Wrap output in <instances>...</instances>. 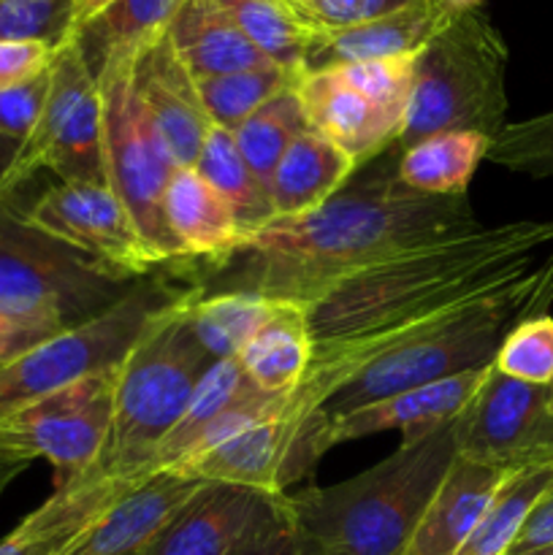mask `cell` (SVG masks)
I'll use <instances>...</instances> for the list:
<instances>
[{
    "mask_svg": "<svg viewBox=\"0 0 553 555\" xmlns=\"http://www.w3.org/2000/svg\"><path fill=\"white\" fill-rule=\"evenodd\" d=\"M394 166L307 215L271 220L244 233L231 253L201 263L188 282L204 293L247 291L304 304L352 271L483 225L470 195L410 193L396 182Z\"/></svg>",
    "mask_w": 553,
    "mask_h": 555,
    "instance_id": "6da1fadb",
    "label": "cell"
},
{
    "mask_svg": "<svg viewBox=\"0 0 553 555\" xmlns=\"http://www.w3.org/2000/svg\"><path fill=\"white\" fill-rule=\"evenodd\" d=\"M548 242H553V220H515L480 225L352 271L301 304L314 347L399 328L486 296L526 274L531 255Z\"/></svg>",
    "mask_w": 553,
    "mask_h": 555,
    "instance_id": "7a4b0ae2",
    "label": "cell"
},
{
    "mask_svg": "<svg viewBox=\"0 0 553 555\" xmlns=\"http://www.w3.org/2000/svg\"><path fill=\"white\" fill-rule=\"evenodd\" d=\"M201 293L204 291L190 282L188 291L152 320L119 363L106 444L95 466L68 482H108L136 491L150 480L157 448L184 415L204 374L217 363L190 323V307Z\"/></svg>",
    "mask_w": 553,
    "mask_h": 555,
    "instance_id": "3957f363",
    "label": "cell"
},
{
    "mask_svg": "<svg viewBox=\"0 0 553 555\" xmlns=\"http://www.w3.org/2000/svg\"><path fill=\"white\" fill-rule=\"evenodd\" d=\"M453 421L421 439H401L388 459L350 480L287 493L293 515L323 555H407L439 480L459 455Z\"/></svg>",
    "mask_w": 553,
    "mask_h": 555,
    "instance_id": "277c9868",
    "label": "cell"
},
{
    "mask_svg": "<svg viewBox=\"0 0 553 555\" xmlns=\"http://www.w3.org/2000/svg\"><path fill=\"white\" fill-rule=\"evenodd\" d=\"M507 43L480 9L459 11L415 54L412 95L396 146L445 130L493 135L507 125Z\"/></svg>",
    "mask_w": 553,
    "mask_h": 555,
    "instance_id": "5b68a950",
    "label": "cell"
},
{
    "mask_svg": "<svg viewBox=\"0 0 553 555\" xmlns=\"http://www.w3.org/2000/svg\"><path fill=\"white\" fill-rule=\"evenodd\" d=\"M136 282L43 233L0 195V318L60 334L112 309Z\"/></svg>",
    "mask_w": 553,
    "mask_h": 555,
    "instance_id": "8992f818",
    "label": "cell"
},
{
    "mask_svg": "<svg viewBox=\"0 0 553 555\" xmlns=\"http://www.w3.org/2000/svg\"><path fill=\"white\" fill-rule=\"evenodd\" d=\"M190 282L177 285L168 276H144L133 291L87 323L49 336L14 361L0 366V417L22 410L49 393L81 383L98 372L119 366L152 320L177 301Z\"/></svg>",
    "mask_w": 553,
    "mask_h": 555,
    "instance_id": "52a82bcc",
    "label": "cell"
},
{
    "mask_svg": "<svg viewBox=\"0 0 553 555\" xmlns=\"http://www.w3.org/2000/svg\"><path fill=\"white\" fill-rule=\"evenodd\" d=\"M117 369L49 393L0 417V493L36 459L57 472V486L95 466L112 428Z\"/></svg>",
    "mask_w": 553,
    "mask_h": 555,
    "instance_id": "ba28073f",
    "label": "cell"
},
{
    "mask_svg": "<svg viewBox=\"0 0 553 555\" xmlns=\"http://www.w3.org/2000/svg\"><path fill=\"white\" fill-rule=\"evenodd\" d=\"M130 65H114L95 79L103 103L106 182L163 263H182L163 209L168 182L179 166L130 87Z\"/></svg>",
    "mask_w": 553,
    "mask_h": 555,
    "instance_id": "9c48e42d",
    "label": "cell"
},
{
    "mask_svg": "<svg viewBox=\"0 0 553 555\" xmlns=\"http://www.w3.org/2000/svg\"><path fill=\"white\" fill-rule=\"evenodd\" d=\"M25 217L57 242L128 280H144L166 266L108 184L60 182Z\"/></svg>",
    "mask_w": 553,
    "mask_h": 555,
    "instance_id": "30bf717a",
    "label": "cell"
},
{
    "mask_svg": "<svg viewBox=\"0 0 553 555\" xmlns=\"http://www.w3.org/2000/svg\"><path fill=\"white\" fill-rule=\"evenodd\" d=\"M548 396L551 385L520 383L491 363L477 393L453 421L459 455L513 469L553 464Z\"/></svg>",
    "mask_w": 553,
    "mask_h": 555,
    "instance_id": "8fae6325",
    "label": "cell"
},
{
    "mask_svg": "<svg viewBox=\"0 0 553 555\" xmlns=\"http://www.w3.org/2000/svg\"><path fill=\"white\" fill-rule=\"evenodd\" d=\"M323 415L325 410L312 415L282 412L168 472L198 482H226L266 493H287L293 482L309 475L323 459L318 450V426Z\"/></svg>",
    "mask_w": 553,
    "mask_h": 555,
    "instance_id": "7c38bea8",
    "label": "cell"
},
{
    "mask_svg": "<svg viewBox=\"0 0 553 555\" xmlns=\"http://www.w3.org/2000/svg\"><path fill=\"white\" fill-rule=\"evenodd\" d=\"M130 87L160 133L179 168H193L211 122L198 95V81L163 33L130 65Z\"/></svg>",
    "mask_w": 553,
    "mask_h": 555,
    "instance_id": "4fadbf2b",
    "label": "cell"
},
{
    "mask_svg": "<svg viewBox=\"0 0 553 555\" xmlns=\"http://www.w3.org/2000/svg\"><path fill=\"white\" fill-rule=\"evenodd\" d=\"M488 366L470 369L455 377L442 379V383L423 385V388L404 390V393L388 396L383 401L361 406V410L345 412V415H329L325 412L323 421L318 426V450L320 455L329 453L331 448L342 442H352V439L374 437L383 431H401L404 442L410 439H421L432 428L450 423L453 417L461 415L472 396L486 379Z\"/></svg>",
    "mask_w": 553,
    "mask_h": 555,
    "instance_id": "5bb4252c",
    "label": "cell"
},
{
    "mask_svg": "<svg viewBox=\"0 0 553 555\" xmlns=\"http://www.w3.org/2000/svg\"><path fill=\"white\" fill-rule=\"evenodd\" d=\"M455 16L459 9L450 0H412L390 14L361 25L318 30L304 54L301 74L363 63V60L417 54Z\"/></svg>",
    "mask_w": 553,
    "mask_h": 555,
    "instance_id": "9a60e30c",
    "label": "cell"
},
{
    "mask_svg": "<svg viewBox=\"0 0 553 555\" xmlns=\"http://www.w3.org/2000/svg\"><path fill=\"white\" fill-rule=\"evenodd\" d=\"M280 493L204 482L141 555H228Z\"/></svg>",
    "mask_w": 553,
    "mask_h": 555,
    "instance_id": "2e32d148",
    "label": "cell"
},
{
    "mask_svg": "<svg viewBox=\"0 0 553 555\" xmlns=\"http://www.w3.org/2000/svg\"><path fill=\"white\" fill-rule=\"evenodd\" d=\"M296 87L309 128L334 141L358 166L383 155L385 146L399 141L404 119L369 101L334 68L301 74Z\"/></svg>",
    "mask_w": 553,
    "mask_h": 555,
    "instance_id": "e0dca14e",
    "label": "cell"
},
{
    "mask_svg": "<svg viewBox=\"0 0 553 555\" xmlns=\"http://www.w3.org/2000/svg\"><path fill=\"white\" fill-rule=\"evenodd\" d=\"M515 472L520 469L455 455L417 524L407 555H455Z\"/></svg>",
    "mask_w": 553,
    "mask_h": 555,
    "instance_id": "ac0fdd59",
    "label": "cell"
},
{
    "mask_svg": "<svg viewBox=\"0 0 553 555\" xmlns=\"http://www.w3.org/2000/svg\"><path fill=\"white\" fill-rule=\"evenodd\" d=\"M201 486L204 482L177 472H160L65 542L54 555H128L144 551Z\"/></svg>",
    "mask_w": 553,
    "mask_h": 555,
    "instance_id": "d6986e66",
    "label": "cell"
},
{
    "mask_svg": "<svg viewBox=\"0 0 553 555\" xmlns=\"http://www.w3.org/2000/svg\"><path fill=\"white\" fill-rule=\"evenodd\" d=\"M166 225L182 263H211L244 236L231 206L195 168H179L166 190Z\"/></svg>",
    "mask_w": 553,
    "mask_h": 555,
    "instance_id": "ffe728a7",
    "label": "cell"
},
{
    "mask_svg": "<svg viewBox=\"0 0 553 555\" xmlns=\"http://www.w3.org/2000/svg\"><path fill=\"white\" fill-rule=\"evenodd\" d=\"M166 36L195 79L274 63L228 20L215 0H184L168 22Z\"/></svg>",
    "mask_w": 553,
    "mask_h": 555,
    "instance_id": "44dd1931",
    "label": "cell"
},
{
    "mask_svg": "<svg viewBox=\"0 0 553 555\" xmlns=\"http://www.w3.org/2000/svg\"><path fill=\"white\" fill-rule=\"evenodd\" d=\"M358 168L361 166L325 135L314 130L301 133L287 146L271 177L269 195L274 206V220L307 215L329 204L334 195L345 190Z\"/></svg>",
    "mask_w": 553,
    "mask_h": 555,
    "instance_id": "7402d4cb",
    "label": "cell"
},
{
    "mask_svg": "<svg viewBox=\"0 0 553 555\" xmlns=\"http://www.w3.org/2000/svg\"><path fill=\"white\" fill-rule=\"evenodd\" d=\"M314 339L307 309L291 298H271L269 318L239 356L249 383L263 393H293L307 377Z\"/></svg>",
    "mask_w": 553,
    "mask_h": 555,
    "instance_id": "603a6c76",
    "label": "cell"
},
{
    "mask_svg": "<svg viewBox=\"0 0 553 555\" xmlns=\"http://www.w3.org/2000/svg\"><path fill=\"white\" fill-rule=\"evenodd\" d=\"M184 0H112L101 14L76 27L74 43L90 74L101 76L114 65H130L136 54L168 30Z\"/></svg>",
    "mask_w": 553,
    "mask_h": 555,
    "instance_id": "cb8c5ba5",
    "label": "cell"
},
{
    "mask_svg": "<svg viewBox=\"0 0 553 555\" xmlns=\"http://www.w3.org/2000/svg\"><path fill=\"white\" fill-rule=\"evenodd\" d=\"M95 85V76L87 68L85 57L76 49V43H65L52 60V85H49L47 103L38 117L36 128L30 130L20 150L14 152L5 171L0 173V195H14L20 184L36 177L38 171H47L49 155H52L54 144H57L60 133H63L65 122H68L70 112L79 103L90 87Z\"/></svg>",
    "mask_w": 553,
    "mask_h": 555,
    "instance_id": "d4e9b609",
    "label": "cell"
},
{
    "mask_svg": "<svg viewBox=\"0 0 553 555\" xmlns=\"http://www.w3.org/2000/svg\"><path fill=\"white\" fill-rule=\"evenodd\" d=\"M491 139L475 130H445L415 141L396 157V182L432 198L466 195L477 166L486 160Z\"/></svg>",
    "mask_w": 553,
    "mask_h": 555,
    "instance_id": "484cf974",
    "label": "cell"
},
{
    "mask_svg": "<svg viewBox=\"0 0 553 555\" xmlns=\"http://www.w3.org/2000/svg\"><path fill=\"white\" fill-rule=\"evenodd\" d=\"M193 168L231 206L233 217H236L244 233L258 231V228L269 225L274 220L269 190L258 182L253 168L247 166L231 130L211 125Z\"/></svg>",
    "mask_w": 553,
    "mask_h": 555,
    "instance_id": "4316f807",
    "label": "cell"
},
{
    "mask_svg": "<svg viewBox=\"0 0 553 555\" xmlns=\"http://www.w3.org/2000/svg\"><path fill=\"white\" fill-rule=\"evenodd\" d=\"M253 390L258 388L247 379L242 363L217 361L198 383L184 415L179 417L177 426L171 428V434H168V437L163 439L160 448H157L155 459H152L150 464V475H160V472L171 469L179 461L188 459V455L193 453L195 444L201 442L206 428L211 426V421H215L217 415H222L231 404H236L239 399L253 393Z\"/></svg>",
    "mask_w": 553,
    "mask_h": 555,
    "instance_id": "83f0119b",
    "label": "cell"
},
{
    "mask_svg": "<svg viewBox=\"0 0 553 555\" xmlns=\"http://www.w3.org/2000/svg\"><path fill=\"white\" fill-rule=\"evenodd\" d=\"M215 3L266 57L301 76L304 54L318 27L309 25L291 0H215Z\"/></svg>",
    "mask_w": 553,
    "mask_h": 555,
    "instance_id": "f1b7e54d",
    "label": "cell"
},
{
    "mask_svg": "<svg viewBox=\"0 0 553 555\" xmlns=\"http://www.w3.org/2000/svg\"><path fill=\"white\" fill-rule=\"evenodd\" d=\"M271 298L247 291L201 293L190 307L195 336L215 361H239L269 318Z\"/></svg>",
    "mask_w": 553,
    "mask_h": 555,
    "instance_id": "f546056e",
    "label": "cell"
},
{
    "mask_svg": "<svg viewBox=\"0 0 553 555\" xmlns=\"http://www.w3.org/2000/svg\"><path fill=\"white\" fill-rule=\"evenodd\" d=\"M551 486L553 464H537L515 472L455 555H507L513 551L526 518L551 491Z\"/></svg>",
    "mask_w": 553,
    "mask_h": 555,
    "instance_id": "4dcf8cb0",
    "label": "cell"
},
{
    "mask_svg": "<svg viewBox=\"0 0 553 555\" xmlns=\"http://www.w3.org/2000/svg\"><path fill=\"white\" fill-rule=\"evenodd\" d=\"M296 85L276 92L271 101H266L263 106L233 133L244 160H247V166L253 168V173L258 177V182L263 184L266 190H269L276 163L282 160L287 146H291L301 133L312 130L309 128L307 112H304V103Z\"/></svg>",
    "mask_w": 553,
    "mask_h": 555,
    "instance_id": "1f68e13d",
    "label": "cell"
},
{
    "mask_svg": "<svg viewBox=\"0 0 553 555\" xmlns=\"http://www.w3.org/2000/svg\"><path fill=\"white\" fill-rule=\"evenodd\" d=\"M195 81H198V95L209 122L236 133L266 101H271L285 87L296 85L298 74L271 63Z\"/></svg>",
    "mask_w": 553,
    "mask_h": 555,
    "instance_id": "d6a6232c",
    "label": "cell"
},
{
    "mask_svg": "<svg viewBox=\"0 0 553 555\" xmlns=\"http://www.w3.org/2000/svg\"><path fill=\"white\" fill-rule=\"evenodd\" d=\"M47 171L57 173L60 182L108 184L106 157H103V103L98 81L79 98L70 112L68 122L49 155Z\"/></svg>",
    "mask_w": 553,
    "mask_h": 555,
    "instance_id": "836d02e7",
    "label": "cell"
},
{
    "mask_svg": "<svg viewBox=\"0 0 553 555\" xmlns=\"http://www.w3.org/2000/svg\"><path fill=\"white\" fill-rule=\"evenodd\" d=\"M79 27V0H0V41L60 52Z\"/></svg>",
    "mask_w": 553,
    "mask_h": 555,
    "instance_id": "e575fe53",
    "label": "cell"
},
{
    "mask_svg": "<svg viewBox=\"0 0 553 555\" xmlns=\"http://www.w3.org/2000/svg\"><path fill=\"white\" fill-rule=\"evenodd\" d=\"M493 366L529 385H553V318L531 314L504 334Z\"/></svg>",
    "mask_w": 553,
    "mask_h": 555,
    "instance_id": "d590c367",
    "label": "cell"
},
{
    "mask_svg": "<svg viewBox=\"0 0 553 555\" xmlns=\"http://www.w3.org/2000/svg\"><path fill=\"white\" fill-rule=\"evenodd\" d=\"M486 160L526 177H553V112L504 125L491 139Z\"/></svg>",
    "mask_w": 553,
    "mask_h": 555,
    "instance_id": "8d00e7d4",
    "label": "cell"
},
{
    "mask_svg": "<svg viewBox=\"0 0 553 555\" xmlns=\"http://www.w3.org/2000/svg\"><path fill=\"white\" fill-rule=\"evenodd\" d=\"M329 70V68H325ZM347 85L383 106L385 112L404 119L407 103L412 95V76H415V54L407 57H385V60H363L334 68Z\"/></svg>",
    "mask_w": 553,
    "mask_h": 555,
    "instance_id": "74e56055",
    "label": "cell"
},
{
    "mask_svg": "<svg viewBox=\"0 0 553 555\" xmlns=\"http://www.w3.org/2000/svg\"><path fill=\"white\" fill-rule=\"evenodd\" d=\"M52 85V65L41 74L0 90V173L11 163L22 141L36 128Z\"/></svg>",
    "mask_w": 553,
    "mask_h": 555,
    "instance_id": "f35d334b",
    "label": "cell"
},
{
    "mask_svg": "<svg viewBox=\"0 0 553 555\" xmlns=\"http://www.w3.org/2000/svg\"><path fill=\"white\" fill-rule=\"evenodd\" d=\"M228 555H323V551L296 520L287 493H280Z\"/></svg>",
    "mask_w": 553,
    "mask_h": 555,
    "instance_id": "ab89813d",
    "label": "cell"
},
{
    "mask_svg": "<svg viewBox=\"0 0 553 555\" xmlns=\"http://www.w3.org/2000/svg\"><path fill=\"white\" fill-rule=\"evenodd\" d=\"M412 0H293L298 14L318 30H336V27L361 25L390 14Z\"/></svg>",
    "mask_w": 553,
    "mask_h": 555,
    "instance_id": "60d3db41",
    "label": "cell"
},
{
    "mask_svg": "<svg viewBox=\"0 0 553 555\" xmlns=\"http://www.w3.org/2000/svg\"><path fill=\"white\" fill-rule=\"evenodd\" d=\"M54 54L57 52L41 47V43L0 41V90L41 74L43 68L52 65Z\"/></svg>",
    "mask_w": 553,
    "mask_h": 555,
    "instance_id": "b9f144b4",
    "label": "cell"
},
{
    "mask_svg": "<svg viewBox=\"0 0 553 555\" xmlns=\"http://www.w3.org/2000/svg\"><path fill=\"white\" fill-rule=\"evenodd\" d=\"M537 547H553V486L540 499V504L531 509L510 553H526L537 551Z\"/></svg>",
    "mask_w": 553,
    "mask_h": 555,
    "instance_id": "7bdbcfd3",
    "label": "cell"
},
{
    "mask_svg": "<svg viewBox=\"0 0 553 555\" xmlns=\"http://www.w3.org/2000/svg\"><path fill=\"white\" fill-rule=\"evenodd\" d=\"M54 336V331L38 328V325H25L14 323V320L0 318V366L9 361H14L16 356L27 352L30 347L41 345L43 339Z\"/></svg>",
    "mask_w": 553,
    "mask_h": 555,
    "instance_id": "ee69618b",
    "label": "cell"
},
{
    "mask_svg": "<svg viewBox=\"0 0 553 555\" xmlns=\"http://www.w3.org/2000/svg\"><path fill=\"white\" fill-rule=\"evenodd\" d=\"M68 540L38 537L25 526H16L5 540H0V555H54Z\"/></svg>",
    "mask_w": 553,
    "mask_h": 555,
    "instance_id": "f6af8a7d",
    "label": "cell"
},
{
    "mask_svg": "<svg viewBox=\"0 0 553 555\" xmlns=\"http://www.w3.org/2000/svg\"><path fill=\"white\" fill-rule=\"evenodd\" d=\"M108 3H112V0H79V25H85L92 16L101 14Z\"/></svg>",
    "mask_w": 553,
    "mask_h": 555,
    "instance_id": "bcb514c9",
    "label": "cell"
},
{
    "mask_svg": "<svg viewBox=\"0 0 553 555\" xmlns=\"http://www.w3.org/2000/svg\"><path fill=\"white\" fill-rule=\"evenodd\" d=\"M459 11H472V9H480L483 0H450Z\"/></svg>",
    "mask_w": 553,
    "mask_h": 555,
    "instance_id": "7dc6e473",
    "label": "cell"
},
{
    "mask_svg": "<svg viewBox=\"0 0 553 555\" xmlns=\"http://www.w3.org/2000/svg\"><path fill=\"white\" fill-rule=\"evenodd\" d=\"M507 555H553V547H537V551H526V553H507Z\"/></svg>",
    "mask_w": 553,
    "mask_h": 555,
    "instance_id": "c3c4849f",
    "label": "cell"
},
{
    "mask_svg": "<svg viewBox=\"0 0 553 555\" xmlns=\"http://www.w3.org/2000/svg\"><path fill=\"white\" fill-rule=\"evenodd\" d=\"M548 410H551V415H553V385H551V396H548Z\"/></svg>",
    "mask_w": 553,
    "mask_h": 555,
    "instance_id": "681fc988",
    "label": "cell"
},
{
    "mask_svg": "<svg viewBox=\"0 0 553 555\" xmlns=\"http://www.w3.org/2000/svg\"><path fill=\"white\" fill-rule=\"evenodd\" d=\"M128 555H141V551L139 553H128Z\"/></svg>",
    "mask_w": 553,
    "mask_h": 555,
    "instance_id": "f907efd6",
    "label": "cell"
},
{
    "mask_svg": "<svg viewBox=\"0 0 553 555\" xmlns=\"http://www.w3.org/2000/svg\"><path fill=\"white\" fill-rule=\"evenodd\" d=\"M291 3H293V0H291Z\"/></svg>",
    "mask_w": 553,
    "mask_h": 555,
    "instance_id": "816d5d0a",
    "label": "cell"
}]
</instances>
